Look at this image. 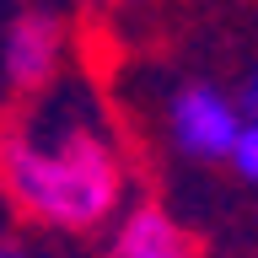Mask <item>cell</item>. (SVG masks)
<instances>
[{
  "label": "cell",
  "mask_w": 258,
  "mask_h": 258,
  "mask_svg": "<svg viewBox=\"0 0 258 258\" xmlns=\"http://www.w3.org/2000/svg\"><path fill=\"white\" fill-rule=\"evenodd\" d=\"M237 102H242V113H247V118H258V70H253V76H247V81H242Z\"/></svg>",
  "instance_id": "cell-6"
},
{
  "label": "cell",
  "mask_w": 258,
  "mask_h": 258,
  "mask_svg": "<svg viewBox=\"0 0 258 258\" xmlns=\"http://www.w3.org/2000/svg\"><path fill=\"white\" fill-rule=\"evenodd\" d=\"M0 199L16 221L59 237H92L124 215L129 151L86 76L16 102L0 124Z\"/></svg>",
  "instance_id": "cell-1"
},
{
  "label": "cell",
  "mask_w": 258,
  "mask_h": 258,
  "mask_svg": "<svg viewBox=\"0 0 258 258\" xmlns=\"http://www.w3.org/2000/svg\"><path fill=\"white\" fill-rule=\"evenodd\" d=\"M226 167H231L242 183H253V188H258V118L242 124V135H237V145H231V161H226Z\"/></svg>",
  "instance_id": "cell-5"
},
{
  "label": "cell",
  "mask_w": 258,
  "mask_h": 258,
  "mask_svg": "<svg viewBox=\"0 0 258 258\" xmlns=\"http://www.w3.org/2000/svg\"><path fill=\"white\" fill-rule=\"evenodd\" d=\"M97 258H205V247L161 199H129Z\"/></svg>",
  "instance_id": "cell-4"
},
{
  "label": "cell",
  "mask_w": 258,
  "mask_h": 258,
  "mask_svg": "<svg viewBox=\"0 0 258 258\" xmlns=\"http://www.w3.org/2000/svg\"><path fill=\"white\" fill-rule=\"evenodd\" d=\"M64 64H70V27L54 11L32 6V11L6 16V27H0V81L16 102L59 86Z\"/></svg>",
  "instance_id": "cell-3"
},
{
  "label": "cell",
  "mask_w": 258,
  "mask_h": 258,
  "mask_svg": "<svg viewBox=\"0 0 258 258\" xmlns=\"http://www.w3.org/2000/svg\"><path fill=\"white\" fill-rule=\"evenodd\" d=\"M242 124H247L242 102L215 81H183L161 102V135L188 161H231Z\"/></svg>",
  "instance_id": "cell-2"
},
{
  "label": "cell",
  "mask_w": 258,
  "mask_h": 258,
  "mask_svg": "<svg viewBox=\"0 0 258 258\" xmlns=\"http://www.w3.org/2000/svg\"><path fill=\"white\" fill-rule=\"evenodd\" d=\"M0 258H48V253H38L32 242H16V237H0Z\"/></svg>",
  "instance_id": "cell-7"
}]
</instances>
